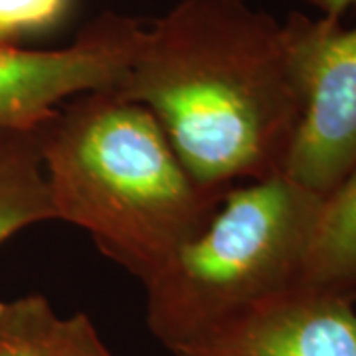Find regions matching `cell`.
<instances>
[{"label":"cell","mask_w":356,"mask_h":356,"mask_svg":"<svg viewBox=\"0 0 356 356\" xmlns=\"http://www.w3.org/2000/svg\"><path fill=\"white\" fill-rule=\"evenodd\" d=\"M156 117L204 186L285 172L303 117L283 22L245 0H178L113 88Z\"/></svg>","instance_id":"6da1fadb"},{"label":"cell","mask_w":356,"mask_h":356,"mask_svg":"<svg viewBox=\"0 0 356 356\" xmlns=\"http://www.w3.org/2000/svg\"><path fill=\"white\" fill-rule=\"evenodd\" d=\"M56 220L36 131H0V243Z\"/></svg>","instance_id":"52a82bcc"},{"label":"cell","mask_w":356,"mask_h":356,"mask_svg":"<svg viewBox=\"0 0 356 356\" xmlns=\"http://www.w3.org/2000/svg\"><path fill=\"white\" fill-rule=\"evenodd\" d=\"M60 323L38 293L0 301V356H54Z\"/></svg>","instance_id":"9c48e42d"},{"label":"cell","mask_w":356,"mask_h":356,"mask_svg":"<svg viewBox=\"0 0 356 356\" xmlns=\"http://www.w3.org/2000/svg\"><path fill=\"white\" fill-rule=\"evenodd\" d=\"M143 24L103 14L58 50L0 44V131H36L67 99L121 83Z\"/></svg>","instance_id":"5b68a950"},{"label":"cell","mask_w":356,"mask_h":356,"mask_svg":"<svg viewBox=\"0 0 356 356\" xmlns=\"http://www.w3.org/2000/svg\"><path fill=\"white\" fill-rule=\"evenodd\" d=\"M325 196L285 172L232 186L147 281V323L170 353L303 283Z\"/></svg>","instance_id":"3957f363"},{"label":"cell","mask_w":356,"mask_h":356,"mask_svg":"<svg viewBox=\"0 0 356 356\" xmlns=\"http://www.w3.org/2000/svg\"><path fill=\"white\" fill-rule=\"evenodd\" d=\"M303 283L356 295V168L325 198Z\"/></svg>","instance_id":"ba28073f"},{"label":"cell","mask_w":356,"mask_h":356,"mask_svg":"<svg viewBox=\"0 0 356 356\" xmlns=\"http://www.w3.org/2000/svg\"><path fill=\"white\" fill-rule=\"evenodd\" d=\"M54 356H113L102 341L91 318L83 313L62 318Z\"/></svg>","instance_id":"8fae6325"},{"label":"cell","mask_w":356,"mask_h":356,"mask_svg":"<svg viewBox=\"0 0 356 356\" xmlns=\"http://www.w3.org/2000/svg\"><path fill=\"white\" fill-rule=\"evenodd\" d=\"M175 355L356 356L355 293L299 283Z\"/></svg>","instance_id":"8992f818"},{"label":"cell","mask_w":356,"mask_h":356,"mask_svg":"<svg viewBox=\"0 0 356 356\" xmlns=\"http://www.w3.org/2000/svg\"><path fill=\"white\" fill-rule=\"evenodd\" d=\"M283 30L303 95L285 175L327 198L356 168V26L291 13Z\"/></svg>","instance_id":"277c9868"},{"label":"cell","mask_w":356,"mask_h":356,"mask_svg":"<svg viewBox=\"0 0 356 356\" xmlns=\"http://www.w3.org/2000/svg\"><path fill=\"white\" fill-rule=\"evenodd\" d=\"M313 8H317L321 16L331 20H343L348 10L356 8V0H305Z\"/></svg>","instance_id":"7c38bea8"},{"label":"cell","mask_w":356,"mask_h":356,"mask_svg":"<svg viewBox=\"0 0 356 356\" xmlns=\"http://www.w3.org/2000/svg\"><path fill=\"white\" fill-rule=\"evenodd\" d=\"M70 6L72 0H0V44L16 46L18 40L48 32Z\"/></svg>","instance_id":"30bf717a"},{"label":"cell","mask_w":356,"mask_h":356,"mask_svg":"<svg viewBox=\"0 0 356 356\" xmlns=\"http://www.w3.org/2000/svg\"><path fill=\"white\" fill-rule=\"evenodd\" d=\"M56 220L147 281L214 216L224 194L200 184L145 105L115 89L62 103L38 129Z\"/></svg>","instance_id":"7a4b0ae2"}]
</instances>
